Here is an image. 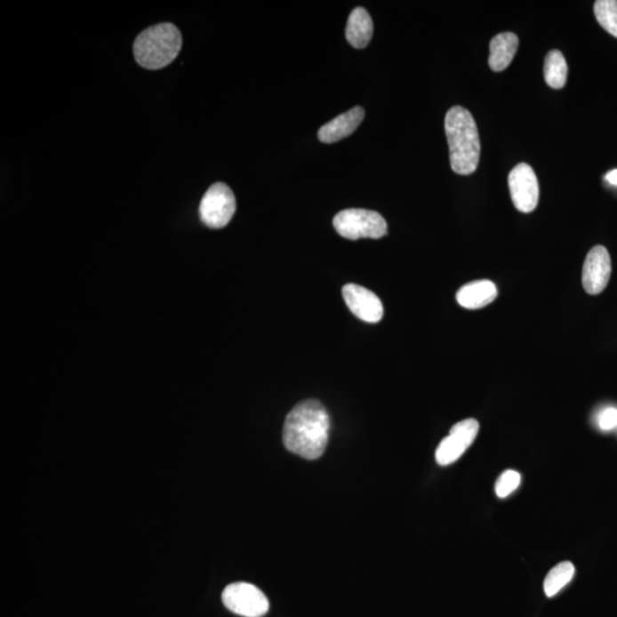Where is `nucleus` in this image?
<instances>
[{
	"instance_id": "9d476101",
	"label": "nucleus",
	"mask_w": 617,
	"mask_h": 617,
	"mask_svg": "<svg viewBox=\"0 0 617 617\" xmlns=\"http://www.w3.org/2000/svg\"><path fill=\"white\" fill-rule=\"evenodd\" d=\"M342 294L348 308L359 319L370 324L382 320L383 304L372 291L356 284H348L342 288Z\"/></svg>"
},
{
	"instance_id": "423d86ee",
	"label": "nucleus",
	"mask_w": 617,
	"mask_h": 617,
	"mask_svg": "<svg viewBox=\"0 0 617 617\" xmlns=\"http://www.w3.org/2000/svg\"><path fill=\"white\" fill-rule=\"evenodd\" d=\"M222 602L228 610L244 617H262L270 607L266 595L246 582L229 584L223 590Z\"/></svg>"
},
{
	"instance_id": "f03ea898",
	"label": "nucleus",
	"mask_w": 617,
	"mask_h": 617,
	"mask_svg": "<svg viewBox=\"0 0 617 617\" xmlns=\"http://www.w3.org/2000/svg\"><path fill=\"white\" fill-rule=\"evenodd\" d=\"M452 170L456 174L469 175L478 167L480 140L478 128L470 111L466 108H451L445 117Z\"/></svg>"
},
{
	"instance_id": "9b49d317",
	"label": "nucleus",
	"mask_w": 617,
	"mask_h": 617,
	"mask_svg": "<svg viewBox=\"0 0 617 617\" xmlns=\"http://www.w3.org/2000/svg\"><path fill=\"white\" fill-rule=\"evenodd\" d=\"M364 118L365 110L362 107L352 108L320 127L318 139L320 142L327 144L339 142L340 140L354 133Z\"/></svg>"
},
{
	"instance_id": "dca6fc26",
	"label": "nucleus",
	"mask_w": 617,
	"mask_h": 617,
	"mask_svg": "<svg viewBox=\"0 0 617 617\" xmlns=\"http://www.w3.org/2000/svg\"><path fill=\"white\" fill-rule=\"evenodd\" d=\"M575 567L571 562H564L557 565L548 573L544 580V592L548 597L559 594L568 583L574 578Z\"/></svg>"
},
{
	"instance_id": "39448f33",
	"label": "nucleus",
	"mask_w": 617,
	"mask_h": 617,
	"mask_svg": "<svg viewBox=\"0 0 617 617\" xmlns=\"http://www.w3.org/2000/svg\"><path fill=\"white\" fill-rule=\"evenodd\" d=\"M236 212L234 192L227 184L215 183L204 195L200 203V219L205 226L220 229L228 226Z\"/></svg>"
},
{
	"instance_id": "f257e3e1",
	"label": "nucleus",
	"mask_w": 617,
	"mask_h": 617,
	"mask_svg": "<svg viewBox=\"0 0 617 617\" xmlns=\"http://www.w3.org/2000/svg\"><path fill=\"white\" fill-rule=\"evenodd\" d=\"M330 428V415L324 405L315 399L303 400L286 416L283 442L293 454L317 460L326 450Z\"/></svg>"
},
{
	"instance_id": "f8f14e48",
	"label": "nucleus",
	"mask_w": 617,
	"mask_h": 617,
	"mask_svg": "<svg viewBox=\"0 0 617 617\" xmlns=\"http://www.w3.org/2000/svg\"><path fill=\"white\" fill-rule=\"evenodd\" d=\"M498 296V288L491 280H476L460 288L456 300L461 307L470 308H480L491 304Z\"/></svg>"
},
{
	"instance_id": "aec40b11",
	"label": "nucleus",
	"mask_w": 617,
	"mask_h": 617,
	"mask_svg": "<svg viewBox=\"0 0 617 617\" xmlns=\"http://www.w3.org/2000/svg\"><path fill=\"white\" fill-rule=\"evenodd\" d=\"M605 179H606L607 182L613 184V186H617V170L608 172Z\"/></svg>"
},
{
	"instance_id": "4468645a",
	"label": "nucleus",
	"mask_w": 617,
	"mask_h": 617,
	"mask_svg": "<svg viewBox=\"0 0 617 617\" xmlns=\"http://www.w3.org/2000/svg\"><path fill=\"white\" fill-rule=\"evenodd\" d=\"M374 26L371 15L364 7H357L349 16L346 37L351 46L362 50L370 44Z\"/></svg>"
},
{
	"instance_id": "20e7f679",
	"label": "nucleus",
	"mask_w": 617,
	"mask_h": 617,
	"mask_svg": "<svg viewBox=\"0 0 617 617\" xmlns=\"http://www.w3.org/2000/svg\"><path fill=\"white\" fill-rule=\"evenodd\" d=\"M333 226L340 236L350 240L379 239L388 234V224L378 212L350 208L334 216Z\"/></svg>"
},
{
	"instance_id": "7ed1b4c3",
	"label": "nucleus",
	"mask_w": 617,
	"mask_h": 617,
	"mask_svg": "<svg viewBox=\"0 0 617 617\" xmlns=\"http://www.w3.org/2000/svg\"><path fill=\"white\" fill-rule=\"evenodd\" d=\"M182 47L181 32L172 23L148 28L136 37L133 46L136 62L144 69H163L174 61Z\"/></svg>"
},
{
	"instance_id": "0eeeda50",
	"label": "nucleus",
	"mask_w": 617,
	"mask_h": 617,
	"mask_svg": "<svg viewBox=\"0 0 617 617\" xmlns=\"http://www.w3.org/2000/svg\"><path fill=\"white\" fill-rule=\"evenodd\" d=\"M479 431L478 421L467 419L454 424L450 435L445 437L436 451V461L439 466H450L458 461L475 442Z\"/></svg>"
},
{
	"instance_id": "6e6552de",
	"label": "nucleus",
	"mask_w": 617,
	"mask_h": 617,
	"mask_svg": "<svg viewBox=\"0 0 617 617\" xmlns=\"http://www.w3.org/2000/svg\"><path fill=\"white\" fill-rule=\"evenodd\" d=\"M509 189L514 205L522 213H531L539 204L540 187L534 170L520 163L509 174Z\"/></svg>"
},
{
	"instance_id": "a211bd4d",
	"label": "nucleus",
	"mask_w": 617,
	"mask_h": 617,
	"mask_svg": "<svg viewBox=\"0 0 617 617\" xmlns=\"http://www.w3.org/2000/svg\"><path fill=\"white\" fill-rule=\"evenodd\" d=\"M522 483V475L514 470L504 471L500 476L498 482L495 484V493L500 499H506L512 494Z\"/></svg>"
},
{
	"instance_id": "ddd939ff",
	"label": "nucleus",
	"mask_w": 617,
	"mask_h": 617,
	"mask_svg": "<svg viewBox=\"0 0 617 617\" xmlns=\"http://www.w3.org/2000/svg\"><path fill=\"white\" fill-rule=\"evenodd\" d=\"M518 46V36L512 34V32H502V34L496 35L490 44L488 63H490L491 69L496 72L506 70L514 60Z\"/></svg>"
},
{
	"instance_id": "f3484780",
	"label": "nucleus",
	"mask_w": 617,
	"mask_h": 617,
	"mask_svg": "<svg viewBox=\"0 0 617 617\" xmlns=\"http://www.w3.org/2000/svg\"><path fill=\"white\" fill-rule=\"evenodd\" d=\"M597 21L605 30L617 38V2L616 0H598L595 3Z\"/></svg>"
},
{
	"instance_id": "6ab92c4d",
	"label": "nucleus",
	"mask_w": 617,
	"mask_h": 617,
	"mask_svg": "<svg viewBox=\"0 0 617 617\" xmlns=\"http://www.w3.org/2000/svg\"><path fill=\"white\" fill-rule=\"evenodd\" d=\"M599 427L603 430H612L617 427V410L616 408H607L599 416Z\"/></svg>"
},
{
	"instance_id": "1a4fd4ad",
	"label": "nucleus",
	"mask_w": 617,
	"mask_h": 617,
	"mask_svg": "<svg viewBox=\"0 0 617 617\" xmlns=\"http://www.w3.org/2000/svg\"><path fill=\"white\" fill-rule=\"evenodd\" d=\"M612 261L604 246H595L587 255L582 272V284L588 294L602 293L610 282Z\"/></svg>"
},
{
	"instance_id": "2eb2a0df",
	"label": "nucleus",
	"mask_w": 617,
	"mask_h": 617,
	"mask_svg": "<svg viewBox=\"0 0 617 617\" xmlns=\"http://www.w3.org/2000/svg\"><path fill=\"white\" fill-rule=\"evenodd\" d=\"M544 79L551 88L560 90L567 82L568 67L566 59L560 51L549 52L544 61Z\"/></svg>"
}]
</instances>
